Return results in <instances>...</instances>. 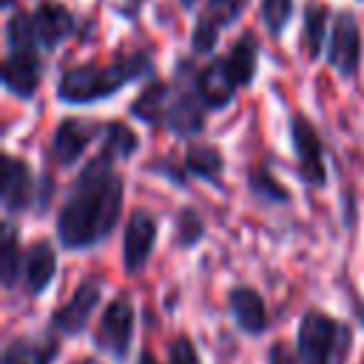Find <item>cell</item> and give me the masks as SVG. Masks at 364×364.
Instances as JSON below:
<instances>
[{
    "label": "cell",
    "instance_id": "cell-9",
    "mask_svg": "<svg viewBox=\"0 0 364 364\" xmlns=\"http://www.w3.org/2000/svg\"><path fill=\"white\" fill-rule=\"evenodd\" d=\"M6 88L17 97H31L40 85V57L34 48H11L6 57Z\"/></svg>",
    "mask_w": 364,
    "mask_h": 364
},
{
    "label": "cell",
    "instance_id": "cell-31",
    "mask_svg": "<svg viewBox=\"0 0 364 364\" xmlns=\"http://www.w3.org/2000/svg\"><path fill=\"white\" fill-rule=\"evenodd\" d=\"M74 364H102V361H97V358H80V361H74Z\"/></svg>",
    "mask_w": 364,
    "mask_h": 364
},
{
    "label": "cell",
    "instance_id": "cell-28",
    "mask_svg": "<svg viewBox=\"0 0 364 364\" xmlns=\"http://www.w3.org/2000/svg\"><path fill=\"white\" fill-rule=\"evenodd\" d=\"M202 230H205V225H202V219L193 210H182L179 213V222H176V239H179V245H196V239L202 236Z\"/></svg>",
    "mask_w": 364,
    "mask_h": 364
},
{
    "label": "cell",
    "instance_id": "cell-2",
    "mask_svg": "<svg viewBox=\"0 0 364 364\" xmlns=\"http://www.w3.org/2000/svg\"><path fill=\"white\" fill-rule=\"evenodd\" d=\"M151 71L145 54H128L108 65H77L68 68L57 82V97L63 102H97L119 91L125 82Z\"/></svg>",
    "mask_w": 364,
    "mask_h": 364
},
{
    "label": "cell",
    "instance_id": "cell-16",
    "mask_svg": "<svg viewBox=\"0 0 364 364\" xmlns=\"http://www.w3.org/2000/svg\"><path fill=\"white\" fill-rule=\"evenodd\" d=\"M28 202H31L28 165L14 156H6L3 159V208L9 213H14V210H23Z\"/></svg>",
    "mask_w": 364,
    "mask_h": 364
},
{
    "label": "cell",
    "instance_id": "cell-4",
    "mask_svg": "<svg viewBox=\"0 0 364 364\" xmlns=\"http://www.w3.org/2000/svg\"><path fill=\"white\" fill-rule=\"evenodd\" d=\"M100 293H102V282H100V279H85V282L74 290V296L54 313L51 324H54L60 333H65V336L82 333L85 324H88V318H91V313H94V307L100 304Z\"/></svg>",
    "mask_w": 364,
    "mask_h": 364
},
{
    "label": "cell",
    "instance_id": "cell-29",
    "mask_svg": "<svg viewBox=\"0 0 364 364\" xmlns=\"http://www.w3.org/2000/svg\"><path fill=\"white\" fill-rule=\"evenodd\" d=\"M171 364H199L196 347H193V341L188 336H179L171 344Z\"/></svg>",
    "mask_w": 364,
    "mask_h": 364
},
{
    "label": "cell",
    "instance_id": "cell-19",
    "mask_svg": "<svg viewBox=\"0 0 364 364\" xmlns=\"http://www.w3.org/2000/svg\"><path fill=\"white\" fill-rule=\"evenodd\" d=\"M168 100H171V91H168L162 82H154V85H148V88L136 97V102L131 105V114H134L136 119H142V122L159 125V122H165Z\"/></svg>",
    "mask_w": 364,
    "mask_h": 364
},
{
    "label": "cell",
    "instance_id": "cell-17",
    "mask_svg": "<svg viewBox=\"0 0 364 364\" xmlns=\"http://www.w3.org/2000/svg\"><path fill=\"white\" fill-rule=\"evenodd\" d=\"M228 304H230V313H233L236 324L245 333H262L267 327V310H264V301L256 290L233 287L230 296H228Z\"/></svg>",
    "mask_w": 364,
    "mask_h": 364
},
{
    "label": "cell",
    "instance_id": "cell-7",
    "mask_svg": "<svg viewBox=\"0 0 364 364\" xmlns=\"http://www.w3.org/2000/svg\"><path fill=\"white\" fill-rule=\"evenodd\" d=\"M293 151L299 159V173L307 185H324V154H321V139L313 131V125L304 117L293 119Z\"/></svg>",
    "mask_w": 364,
    "mask_h": 364
},
{
    "label": "cell",
    "instance_id": "cell-23",
    "mask_svg": "<svg viewBox=\"0 0 364 364\" xmlns=\"http://www.w3.org/2000/svg\"><path fill=\"white\" fill-rule=\"evenodd\" d=\"M23 270V264L17 262V236L14 228L6 222L3 225V242H0V279L6 287H11L17 282V273Z\"/></svg>",
    "mask_w": 364,
    "mask_h": 364
},
{
    "label": "cell",
    "instance_id": "cell-25",
    "mask_svg": "<svg viewBox=\"0 0 364 364\" xmlns=\"http://www.w3.org/2000/svg\"><path fill=\"white\" fill-rule=\"evenodd\" d=\"M6 34H9V46H11V48H34V43H37L34 23H31V17L23 14V11H14V14L9 17Z\"/></svg>",
    "mask_w": 364,
    "mask_h": 364
},
{
    "label": "cell",
    "instance_id": "cell-10",
    "mask_svg": "<svg viewBox=\"0 0 364 364\" xmlns=\"http://www.w3.org/2000/svg\"><path fill=\"white\" fill-rule=\"evenodd\" d=\"M100 134V128L94 122H85V119H63L60 128L54 131V142H51V156L60 162V165H71L82 151L85 145Z\"/></svg>",
    "mask_w": 364,
    "mask_h": 364
},
{
    "label": "cell",
    "instance_id": "cell-12",
    "mask_svg": "<svg viewBox=\"0 0 364 364\" xmlns=\"http://www.w3.org/2000/svg\"><path fill=\"white\" fill-rule=\"evenodd\" d=\"M236 80L228 68V60H213L205 71H199L196 80V94L208 108H225L233 100Z\"/></svg>",
    "mask_w": 364,
    "mask_h": 364
},
{
    "label": "cell",
    "instance_id": "cell-24",
    "mask_svg": "<svg viewBox=\"0 0 364 364\" xmlns=\"http://www.w3.org/2000/svg\"><path fill=\"white\" fill-rule=\"evenodd\" d=\"M324 20H327V9L324 6H307L304 11V48L310 57H318L321 51V40H324Z\"/></svg>",
    "mask_w": 364,
    "mask_h": 364
},
{
    "label": "cell",
    "instance_id": "cell-27",
    "mask_svg": "<svg viewBox=\"0 0 364 364\" xmlns=\"http://www.w3.org/2000/svg\"><path fill=\"white\" fill-rule=\"evenodd\" d=\"M250 191L259 193V196H264V199H273V202H287V191L276 179H270V173L264 168H259L250 176Z\"/></svg>",
    "mask_w": 364,
    "mask_h": 364
},
{
    "label": "cell",
    "instance_id": "cell-22",
    "mask_svg": "<svg viewBox=\"0 0 364 364\" xmlns=\"http://www.w3.org/2000/svg\"><path fill=\"white\" fill-rule=\"evenodd\" d=\"M185 165L193 176H202L208 182H219V171H222V154L210 145H193L185 156Z\"/></svg>",
    "mask_w": 364,
    "mask_h": 364
},
{
    "label": "cell",
    "instance_id": "cell-6",
    "mask_svg": "<svg viewBox=\"0 0 364 364\" xmlns=\"http://www.w3.org/2000/svg\"><path fill=\"white\" fill-rule=\"evenodd\" d=\"M131 330H134V307L125 296H117L105 313H102V321H100V344L117 355V358H125L128 353V344H131Z\"/></svg>",
    "mask_w": 364,
    "mask_h": 364
},
{
    "label": "cell",
    "instance_id": "cell-34",
    "mask_svg": "<svg viewBox=\"0 0 364 364\" xmlns=\"http://www.w3.org/2000/svg\"><path fill=\"white\" fill-rule=\"evenodd\" d=\"M9 3H11V0H6V6H9Z\"/></svg>",
    "mask_w": 364,
    "mask_h": 364
},
{
    "label": "cell",
    "instance_id": "cell-32",
    "mask_svg": "<svg viewBox=\"0 0 364 364\" xmlns=\"http://www.w3.org/2000/svg\"><path fill=\"white\" fill-rule=\"evenodd\" d=\"M182 3H185V6H193V3H196V0H182Z\"/></svg>",
    "mask_w": 364,
    "mask_h": 364
},
{
    "label": "cell",
    "instance_id": "cell-14",
    "mask_svg": "<svg viewBox=\"0 0 364 364\" xmlns=\"http://www.w3.org/2000/svg\"><path fill=\"white\" fill-rule=\"evenodd\" d=\"M199 97V94H196ZM193 91H176L171 100H168V114H165V122L173 134L179 136H188V134H196L205 122V111H202V100H196Z\"/></svg>",
    "mask_w": 364,
    "mask_h": 364
},
{
    "label": "cell",
    "instance_id": "cell-8",
    "mask_svg": "<svg viewBox=\"0 0 364 364\" xmlns=\"http://www.w3.org/2000/svg\"><path fill=\"white\" fill-rule=\"evenodd\" d=\"M242 3L245 0H208V11L199 17V23L193 28V40H191L193 51L208 54L219 40V28L236 20Z\"/></svg>",
    "mask_w": 364,
    "mask_h": 364
},
{
    "label": "cell",
    "instance_id": "cell-1",
    "mask_svg": "<svg viewBox=\"0 0 364 364\" xmlns=\"http://www.w3.org/2000/svg\"><path fill=\"white\" fill-rule=\"evenodd\" d=\"M122 208V179L105 156H97L77 176L68 202L57 216V236L68 250H82L102 242Z\"/></svg>",
    "mask_w": 364,
    "mask_h": 364
},
{
    "label": "cell",
    "instance_id": "cell-5",
    "mask_svg": "<svg viewBox=\"0 0 364 364\" xmlns=\"http://www.w3.org/2000/svg\"><path fill=\"white\" fill-rule=\"evenodd\" d=\"M361 63V34L358 23L350 11H341L333 26V40H330V65L341 71L344 77H353Z\"/></svg>",
    "mask_w": 364,
    "mask_h": 364
},
{
    "label": "cell",
    "instance_id": "cell-18",
    "mask_svg": "<svg viewBox=\"0 0 364 364\" xmlns=\"http://www.w3.org/2000/svg\"><path fill=\"white\" fill-rule=\"evenodd\" d=\"M57 355L54 338H14L3 353V364H51Z\"/></svg>",
    "mask_w": 364,
    "mask_h": 364
},
{
    "label": "cell",
    "instance_id": "cell-11",
    "mask_svg": "<svg viewBox=\"0 0 364 364\" xmlns=\"http://www.w3.org/2000/svg\"><path fill=\"white\" fill-rule=\"evenodd\" d=\"M154 239H156V222L151 213L139 210L131 216L128 230H125V267L131 273L142 270L151 250H154Z\"/></svg>",
    "mask_w": 364,
    "mask_h": 364
},
{
    "label": "cell",
    "instance_id": "cell-3",
    "mask_svg": "<svg viewBox=\"0 0 364 364\" xmlns=\"http://www.w3.org/2000/svg\"><path fill=\"white\" fill-rule=\"evenodd\" d=\"M341 324L318 310L304 313L299 324V364H333Z\"/></svg>",
    "mask_w": 364,
    "mask_h": 364
},
{
    "label": "cell",
    "instance_id": "cell-26",
    "mask_svg": "<svg viewBox=\"0 0 364 364\" xmlns=\"http://www.w3.org/2000/svg\"><path fill=\"white\" fill-rule=\"evenodd\" d=\"M293 14V0H264L262 3V17L270 34H282L284 26L290 23Z\"/></svg>",
    "mask_w": 364,
    "mask_h": 364
},
{
    "label": "cell",
    "instance_id": "cell-33",
    "mask_svg": "<svg viewBox=\"0 0 364 364\" xmlns=\"http://www.w3.org/2000/svg\"><path fill=\"white\" fill-rule=\"evenodd\" d=\"M361 321H364V310H361Z\"/></svg>",
    "mask_w": 364,
    "mask_h": 364
},
{
    "label": "cell",
    "instance_id": "cell-15",
    "mask_svg": "<svg viewBox=\"0 0 364 364\" xmlns=\"http://www.w3.org/2000/svg\"><path fill=\"white\" fill-rule=\"evenodd\" d=\"M31 23H34L37 43H43L46 48H54L71 31V11L60 3H43L31 14Z\"/></svg>",
    "mask_w": 364,
    "mask_h": 364
},
{
    "label": "cell",
    "instance_id": "cell-30",
    "mask_svg": "<svg viewBox=\"0 0 364 364\" xmlns=\"http://www.w3.org/2000/svg\"><path fill=\"white\" fill-rule=\"evenodd\" d=\"M139 364H159V361H156V358H154L151 353H142V358H139Z\"/></svg>",
    "mask_w": 364,
    "mask_h": 364
},
{
    "label": "cell",
    "instance_id": "cell-20",
    "mask_svg": "<svg viewBox=\"0 0 364 364\" xmlns=\"http://www.w3.org/2000/svg\"><path fill=\"white\" fill-rule=\"evenodd\" d=\"M256 57H259V43L250 34L242 37L239 43H233V48H230V54L225 60H228V68H230L236 85H247L253 80V74H256Z\"/></svg>",
    "mask_w": 364,
    "mask_h": 364
},
{
    "label": "cell",
    "instance_id": "cell-21",
    "mask_svg": "<svg viewBox=\"0 0 364 364\" xmlns=\"http://www.w3.org/2000/svg\"><path fill=\"white\" fill-rule=\"evenodd\" d=\"M136 145H139V139L128 125L111 122V125H105V142H102L100 156H105L108 162L111 159H128L136 151Z\"/></svg>",
    "mask_w": 364,
    "mask_h": 364
},
{
    "label": "cell",
    "instance_id": "cell-13",
    "mask_svg": "<svg viewBox=\"0 0 364 364\" xmlns=\"http://www.w3.org/2000/svg\"><path fill=\"white\" fill-rule=\"evenodd\" d=\"M54 270H57V256L51 250V245L46 239H37L34 245H28L26 256H23V282H26V290L31 296L43 293L51 279H54Z\"/></svg>",
    "mask_w": 364,
    "mask_h": 364
}]
</instances>
